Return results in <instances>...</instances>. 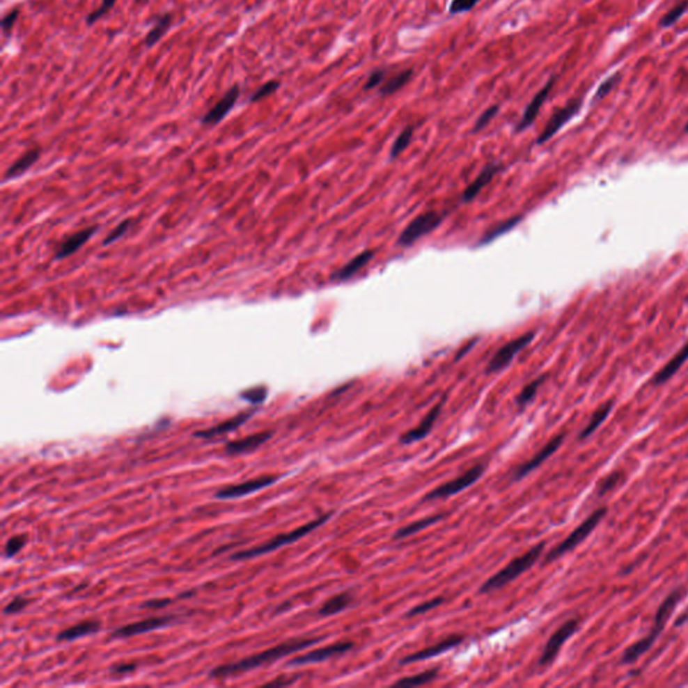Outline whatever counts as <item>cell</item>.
I'll list each match as a JSON object with an SVG mask.
<instances>
[{
	"label": "cell",
	"instance_id": "49",
	"mask_svg": "<svg viewBox=\"0 0 688 688\" xmlns=\"http://www.w3.org/2000/svg\"><path fill=\"white\" fill-rule=\"evenodd\" d=\"M384 75H386V72H384L383 69H377V70H374V72L368 76L367 82L364 84V91H370V89H374V88L380 86V85L382 84Z\"/></svg>",
	"mask_w": 688,
	"mask_h": 688
},
{
	"label": "cell",
	"instance_id": "5",
	"mask_svg": "<svg viewBox=\"0 0 688 688\" xmlns=\"http://www.w3.org/2000/svg\"><path fill=\"white\" fill-rule=\"evenodd\" d=\"M608 510L605 507L602 508H598L595 510L594 513H592L591 515L588 516L570 535L568 536L563 542H561L556 547H554L549 554L546 555V559H545V563H550L553 561H556L559 559L562 555L569 553V552H573L574 549L581 545L588 536L592 534L593 531L595 530V527L598 526V523L604 519V516L607 515Z\"/></svg>",
	"mask_w": 688,
	"mask_h": 688
},
{
	"label": "cell",
	"instance_id": "53",
	"mask_svg": "<svg viewBox=\"0 0 688 688\" xmlns=\"http://www.w3.org/2000/svg\"><path fill=\"white\" fill-rule=\"evenodd\" d=\"M476 343H478V339H474L471 343L465 344V345L461 348V351H460L459 354L456 355V361L461 359V358H462V357H464V355H465V354H467V352H468V351H469V350H471V348H472V347H474V345Z\"/></svg>",
	"mask_w": 688,
	"mask_h": 688
},
{
	"label": "cell",
	"instance_id": "20",
	"mask_svg": "<svg viewBox=\"0 0 688 688\" xmlns=\"http://www.w3.org/2000/svg\"><path fill=\"white\" fill-rule=\"evenodd\" d=\"M273 435H274L273 430H265V432L250 435L248 437H244L240 440L230 441L229 444L225 446V452L229 456L251 453L256 449H258L261 445H264L267 441L270 440L273 437Z\"/></svg>",
	"mask_w": 688,
	"mask_h": 688
},
{
	"label": "cell",
	"instance_id": "48",
	"mask_svg": "<svg viewBox=\"0 0 688 688\" xmlns=\"http://www.w3.org/2000/svg\"><path fill=\"white\" fill-rule=\"evenodd\" d=\"M618 81H620V75H618V73H616L614 76L607 78V79H605V81L600 85V88L597 89L595 100L607 96V95L612 91L613 88H614V85H616Z\"/></svg>",
	"mask_w": 688,
	"mask_h": 688
},
{
	"label": "cell",
	"instance_id": "27",
	"mask_svg": "<svg viewBox=\"0 0 688 688\" xmlns=\"http://www.w3.org/2000/svg\"><path fill=\"white\" fill-rule=\"evenodd\" d=\"M351 602H352V595L350 593L344 592L336 594V595H334L325 601L323 607L319 609V614L323 617L338 614V613L345 611L351 605Z\"/></svg>",
	"mask_w": 688,
	"mask_h": 688
},
{
	"label": "cell",
	"instance_id": "43",
	"mask_svg": "<svg viewBox=\"0 0 688 688\" xmlns=\"http://www.w3.org/2000/svg\"><path fill=\"white\" fill-rule=\"evenodd\" d=\"M30 602H31V601H30L29 598H26V597H23V595H17V597H14V598H13V600H11V601L6 605V608L3 609V613H4V614H17V613L24 611V609L29 607V604H30Z\"/></svg>",
	"mask_w": 688,
	"mask_h": 688
},
{
	"label": "cell",
	"instance_id": "2",
	"mask_svg": "<svg viewBox=\"0 0 688 688\" xmlns=\"http://www.w3.org/2000/svg\"><path fill=\"white\" fill-rule=\"evenodd\" d=\"M685 593L686 592L683 588H678L673 592L669 593V595L663 600V602L660 604V607L656 612V617H655V621H653V625H652V630L648 633V636L633 643L627 650H624L623 657H621V662L624 664H632V663L637 662L644 653H647L652 648V646L659 639L662 632L664 631V628H666L672 613L675 611V608L678 607L679 601L685 597Z\"/></svg>",
	"mask_w": 688,
	"mask_h": 688
},
{
	"label": "cell",
	"instance_id": "28",
	"mask_svg": "<svg viewBox=\"0 0 688 688\" xmlns=\"http://www.w3.org/2000/svg\"><path fill=\"white\" fill-rule=\"evenodd\" d=\"M613 406H614V402L608 401L605 402L604 405H601L594 413H593L592 419L589 421V423L584 428V430L581 432L579 435V440H585L588 439L589 436H592L593 433L598 429L600 425H602V422L608 419V416L611 414L612 412Z\"/></svg>",
	"mask_w": 688,
	"mask_h": 688
},
{
	"label": "cell",
	"instance_id": "22",
	"mask_svg": "<svg viewBox=\"0 0 688 688\" xmlns=\"http://www.w3.org/2000/svg\"><path fill=\"white\" fill-rule=\"evenodd\" d=\"M373 257H374V251H371V250H364L362 253H359L358 256H355L351 261H348L342 268L335 270L331 274V281H338L339 283V281L350 280L359 270H362L373 260Z\"/></svg>",
	"mask_w": 688,
	"mask_h": 688
},
{
	"label": "cell",
	"instance_id": "42",
	"mask_svg": "<svg viewBox=\"0 0 688 688\" xmlns=\"http://www.w3.org/2000/svg\"><path fill=\"white\" fill-rule=\"evenodd\" d=\"M116 1L117 0H102L101 6L86 17V24L93 26L97 20L101 19L104 15H107L115 7Z\"/></svg>",
	"mask_w": 688,
	"mask_h": 688
},
{
	"label": "cell",
	"instance_id": "39",
	"mask_svg": "<svg viewBox=\"0 0 688 688\" xmlns=\"http://www.w3.org/2000/svg\"><path fill=\"white\" fill-rule=\"evenodd\" d=\"M240 396L245 401L250 402L253 405H258V403H263V402L267 400V397H268V389L264 387V386L253 387V389H249V390L242 391Z\"/></svg>",
	"mask_w": 688,
	"mask_h": 688
},
{
	"label": "cell",
	"instance_id": "13",
	"mask_svg": "<svg viewBox=\"0 0 688 688\" xmlns=\"http://www.w3.org/2000/svg\"><path fill=\"white\" fill-rule=\"evenodd\" d=\"M581 107H582V100L578 98V100L570 101L566 107L558 109L554 115L552 116L549 123L546 124L542 134H539L536 144H543V143L549 141L568 121H570L574 116L579 112Z\"/></svg>",
	"mask_w": 688,
	"mask_h": 688
},
{
	"label": "cell",
	"instance_id": "36",
	"mask_svg": "<svg viewBox=\"0 0 688 688\" xmlns=\"http://www.w3.org/2000/svg\"><path fill=\"white\" fill-rule=\"evenodd\" d=\"M688 8V1H682L679 3L678 6H675L671 11H669L662 19H660V26L662 27H671L673 26L678 20L680 19Z\"/></svg>",
	"mask_w": 688,
	"mask_h": 688
},
{
	"label": "cell",
	"instance_id": "24",
	"mask_svg": "<svg viewBox=\"0 0 688 688\" xmlns=\"http://www.w3.org/2000/svg\"><path fill=\"white\" fill-rule=\"evenodd\" d=\"M101 631V623L98 620H85L81 621L76 625L59 632L57 636L58 641H75L78 639L95 634L97 632Z\"/></svg>",
	"mask_w": 688,
	"mask_h": 688
},
{
	"label": "cell",
	"instance_id": "37",
	"mask_svg": "<svg viewBox=\"0 0 688 688\" xmlns=\"http://www.w3.org/2000/svg\"><path fill=\"white\" fill-rule=\"evenodd\" d=\"M445 602V598L444 597H436V598H432L429 601H425V602H421L420 605L412 608L409 612L405 614L406 618H410V617H414V616H420V614H423V613L430 612L433 609H436L437 607H440Z\"/></svg>",
	"mask_w": 688,
	"mask_h": 688
},
{
	"label": "cell",
	"instance_id": "40",
	"mask_svg": "<svg viewBox=\"0 0 688 688\" xmlns=\"http://www.w3.org/2000/svg\"><path fill=\"white\" fill-rule=\"evenodd\" d=\"M621 478H623V474L621 472H612L607 478H602L600 481L598 487H597V495L598 497H604L605 494H608L609 491H612L613 488L620 483Z\"/></svg>",
	"mask_w": 688,
	"mask_h": 688
},
{
	"label": "cell",
	"instance_id": "31",
	"mask_svg": "<svg viewBox=\"0 0 688 688\" xmlns=\"http://www.w3.org/2000/svg\"><path fill=\"white\" fill-rule=\"evenodd\" d=\"M172 23V15L170 13L159 15L155 22L153 29L148 31L147 37L144 39V43L147 47H153L160 39L164 37L167 30L170 29Z\"/></svg>",
	"mask_w": 688,
	"mask_h": 688
},
{
	"label": "cell",
	"instance_id": "14",
	"mask_svg": "<svg viewBox=\"0 0 688 688\" xmlns=\"http://www.w3.org/2000/svg\"><path fill=\"white\" fill-rule=\"evenodd\" d=\"M240 95H241L240 85L238 84L233 85L229 91L225 93V96L222 97L211 108L210 111L202 117V124H205V125H217V124H219L231 112V109L234 108L235 102L240 98Z\"/></svg>",
	"mask_w": 688,
	"mask_h": 688
},
{
	"label": "cell",
	"instance_id": "54",
	"mask_svg": "<svg viewBox=\"0 0 688 688\" xmlns=\"http://www.w3.org/2000/svg\"><path fill=\"white\" fill-rule=\"evenodd\" d=\"M686 131H687L688 132V123H687V125H686Z\"/></svg>",
	"mask_w": 688,
	"mask_h": 688
},
{
	"label": "cell",
	"instance_id": "35",
	"mask_svg": "<svg viewBox=\"0 0 688 688\" xmlns=\"http://www.w3.org/2000/svg\"><path fill=\"white\" fill-rule=\"evenodd\" d=\"M413 134H414V128L413 127H406L401 134L397 136V139L394 140L393 146H391V150H390V157L391 159H396L401 155L410 144L412 139H413Z\"/></svg>",
	"mask_w": 688,
	"mask_h": 688
},
{
	"label": "cell",
	"instance_id": "1",
	"mask_svg": "<svg viewBox=\"0 0 688 688\" xmlns=\"http://www.w3.org/2000/svg\"><path fill=\"white\" fill-rule=\"evenodd\" d=\"M323 637H315V639H290L284 643H280L269 650H263L260 653L251 655L245 659H241L238 662L229 663V664H222L215 669H211L209 672V678L211 679H225L235 673H242L248 672L251 669H260L265 664L274 663L286 656L297 653L300 650H306L311 646H315L320 643Z\"/></svg>",
	"mask_w": 688,
	"mask_h": 688
},
{
	"label": "cell",
	"instance_id": "15",
	"mask_svg": "<svg viewBox=\"0 0 688 688\" xmlns=\"http://www.w3.org/2000/svg\"><path fill=\"white\" fill-rule=\"evenodd\" d=\"M565 441V433H561V435H556L555 437H553L552 440L549 441L533 459L526 461L523 465H520L514 474V478L515 480H520V478H526L529 474H531L534 469H536L538 467H540L545 461L547 459H550L555 452L561 448V445L563 444Z\"/></svg>",
	"mask_w": 688,
	"mask_h": 688
},
{
	"label": "cell",
	"instance_id": "50",
	"mask_svg": "<svg viewBox=\"0 0 688 688\" xmlns=\"http://www.w3.org/2000/svg\"><path fill=\"white\" fill-rule=\"evenodd\" d=\"M172 601L171 598H153V600H148L146 601L141 608H147V609H162V608H166L169 605H171Z\"/></svg>",
	"mask_w": 688,
	"mask_h": 688
},
{
	"label": "cell",
	"instance_id": "19",
	"mask_svg": "<svg viewBox=\"0 0 688 688\" xmlns=\"http://www.w3.org/2000/svg\"><path fill=\"white\" fill-rule=\"evenodd\" d=\"M444 403H445V398H442L437 405H435L430 409V412L423 417V420L421 421L420 423L416 428H413L409 432H406L405 435H402V444L409 445V444H413V442H417V441L425 439L430 433V430L433 429L436 421L439 419Z\"/></svg>",
	"mask_w": 688,
	"mask_h": 688
},
{
	"label": "cell",
	"instance_id": "44",
	"mask_svg": "<svg viewBox=\"0 0 688 688\" xmlns=\"http://www.w3.org/2000/svg\"><path fill=\"white\" fill-rule=\"evenodd\" d=\"M497 112H499V105H492V107L487 108L481 115L478 116V118L475 123V127H474V132L484 130L492 121V118L497 115Z\"/></svg>",
	"mask_w": 688,
	"mask_h": 688
},
{
	"label": "cell",
	"instance_id": "4",
	"mask_svg": "<svg viewBox=\"0 0 688 688\" xmlns=\"http://www.w3.org/2000/svg\"><path fill=\"white\" fill-rule=\"evenodd\" d=\"M331 516H332V513H328V514H325V515L319 516L318 519L308 522L306 524L297 527L296 530H292L289 533L279 534V535L272 538L270 540L263 543V545H260V546L251 547V549H248V550L238 552V553L231 555L230 559L231 561H247V559H253V558H257V556H261V555L273 553V552L281 549L283 546L292 545V543L300 540L302 538L308 535L309 533L315 531L316 529H319L320 526H323L327 520H329Z\"/></svg>",
	"mask_w": 688,
	"mask_h": 688
},
{
	"label": "cell",
	"instance_id": "45",
	"mask_svg": "<svg viewBox=\"0 0 688 688\" xmlns=\"http://www.w3.org/2000/svg\"><path fill=\"white\" fill-rule=\"evenodd\" d=\"M480 0H452L449 6V13L451 14H461L471 11Z\"/></svg>",
	"mask_w": 688,
	"mask_h": 688
},
{
	"label": "cell",
	"instance_id": "8",
	"mask_svg": "<svg viewBox=\"0 0 688 688\" xmlns=\"http://www.w3.org/2000/svg\"><path fill=\"white\" fill-rule=\"evenodd\" d=\"M534 338H535V332H527V334L516 338L514 341L504 344L503 347H500L497 350V354L491 358V361H490V363L487 366L485 371L488 374H494V373L501 371L503 368H506L508 364L511 363L515 359L516 355L522 350H524L529 344L534 341Z\"/></svg>",
	"mask_w": 688,
	"mask_h": 688
},
{
	"label": "cell",
	"instance_id": "9",
	"mask_svg": "<svg viewBox=\"0 0 688 688\" xmlns=\"http://www.w3.org/2000/svg\"><path fill=\"white\" fill-rule=\"evenodd\" d=\"M577 630H578V620L575 618L568 620L565 624H562L546 643L539 659V666L542 667L550 666L556 659L562 646L573 636Z\"/></svg>",
	"mask_w": 688,
	"mask_h": 688
},
{
	"label": "cell",
	"instance_id": "16",
	"mask_svg": "<svg viewBox=\"0 0 688 688\" xmlns=\"http://www.w3.org/2000/svg\"><path fill=\"white\" fill-rule=\"evenodd\" d=\"M462 641H464L462 636H458V634L449 636V637L444 639L442 641L429 647V648H425V650H419L416 653H412L409 656H405L400 663L401 664H410V663H417V662H423V660L437 657L448 650L459 647Z\"/></svg>",
	"mask_w": 688,
	"mask_h": 688
},
{
	"label": "cell",
	"instance_id": "46",
	"mask_svg": "<svg viewBox=\"0 0 688 688\" xmlns=\"http://www.w3.org/2000/svg\"><path fill=\"white\" fill-rule=\"evenodd\" d=\"M19 17V10L15 8L13 11H10L3 19H1V31L4 34V37H10L14 26H15V22L18 19Z\"/></svg>",
	"mask_w": 688,
	"mask_h": 688
},
{
	"label": "cell",
	"instance_id": "21",
	"mask_svg": "<svg viewBox=\"0 0 688 688\" xmlns=\"http://www.w3.org/2000/svg\"><path fill=\"white\" fill-rule=\"evenodd\" d=\"M501 170V164L500 163H491L488 166H485L481 172L478 173L476 176V179L467 186V189L462 192V202H471L474 201L476 196L478 195V192L481 191L492 179L494 176L497 175V172Z\"/></svg>",
	"mask_w": 688,
	"mask_h": 688
},
{
	"label": "cell",
	"instance_id": "29",
	"mask_svg": "<svg viewBox=\"0 0 688 688\" xmlns=\"http://www.w3.org/2000/svg\"><path fill=\"white\" fill-rule=\"evenodd\" d=\"M522 221V217L520 215H516V217H513V218H508L506 221H501L497 224L494 228H491L490 230H487L484 233V235L480 238V241L478 242V245H487V244H491L492 241H495L497 238H499L500 235H504L506 233L511 231V230L515 228L516 225Z\"/></svg>",
	"mask_w": 688,
	"mask_h": 688
},
{
	"label": "cell",
	"instance_id": "10",
	"mask_svg": "<svg viewBox=\"0 0 688 688\" xmlns=\"http://www.w3.org/2000/svg\"><path fill=\"white\" fill-rule=\"evenodd\" d=\"M354 643L352 641H339L327 647H322L318 650L306 652L302 656H296L292 660H289L288 666L290 667H300L306 664H316V663H323L325 660H329L332 657L344 655L345 652L352 650Z\"/></svg>",
	"mask_w": 688,
	"mask_h": 688
},
{
	"label": "cell",
	"instance_id": "41",
	"mask_svg": "<svg viewBox=\"0 0 688 688\" xmlns=\"http://www.w3.org/2000/svg\"><path fill=\"white\" fill-rule=\"evenodd\" d=\"M26 542H27L26 535L11 536L7 540L6 546H4V555H6V558H13V556L18 554L20 550L24 547Z\"/></svg>",
	"mask_w": 688,
	"mask_h": 688
},
{
	"label": "cell",
	"instance_id": "32",
	"mask_svg": "<svg viewBox=\"0 0 688 688\" xmlns=\"http://www.w3.org/2000/svg\"><path fill=\"white\" fill-rule=\"evenodd\" d=\"M412 77H413V70H412V69H406V70H403L401 73H398V75H396V76L389 78V79L383 84L382 86H381L380 93H381L382 96H390V95H393V93L398 92L400 89H402V88H403V86H405V85H406V84L412 79Z\"/></svg>",
	"mask_w": 688,
	"mask_h": 688
},
{
	"label": "cell",
	"instance_id": "47",
	"mask_svg": "<svg viewBox=\"0 0 688 688\" xmlns=\"http://www.w3.org/2000/svg\"><path fill=\"white\" fill-rule=\"evenodd\" d=\"M130 226H131V221H130V219H125L124 222L118 224V225L116 226L115 229L111 231V234H109V235L104 240V247H107V245H109V244L115 242L116 240L121 238V237H123V235L128 231V228H130Z\"/></svg>",
	"mask_w": 688,
	"mask_h": 688
},
{
	"label": "cell",
	"instance_id": "11",
	"mask_svg": "<svg viewBox=\"0 0 688 688\" xmlns=\"http://www.w3.org/2000/svg\"><path fill=\"white\" fill-rule=\"evenodd\" d=\"M279 478L280 476H273V475H264L260 478H250L248 481H244L241 484H234V485L221 488L215 492L214 497L217 499H221V500L247 497V495H251L254 492H258L264 488H268L272 484H274Z\"/></svg>",
	"mask_w": 688,
	"mask_h": 688
},
{
	"label": "cell",
	"instance_id": "18",
	"mask_svg": "<svg viewBox=\"0 0 688 688\" xmlns=\"http://www.w3.org/2000/svg\"><path fill=\"white\" fill-rule=\"evenodd\" d=\"M254 413H256V409L249 410V412H242V413L231 417L230 420L224 421V422H221V423H218V425H215L212 428L202 429V430L195 432L194 433V437L210 440V439H214V437H219V436L231 433V432L237 430L240 426H242Z\"/></svg>",
	"mask_w": 688,
	"mask_h": 688
},
{
	"label": "cell",
	"instance_id": "34",
	"mask_svg": "<svg viewBox=\"0 0 688 688\" xmlns=\"http://www.w3.org/2000/svg\"><path fill=\"white\" fill-rule=\"evenodd\" d=\"M546 380V375H540L534 381L529 383L527 386H524V389L519 393V396L516 397V403L523 407L526 405H529L530 402L533 401L535 398L536 393H538V389L540 387V384L545 382Z\"/></svg>",
	"mask_w": 688,
	"mask_h": 688
},
{
	"label": "cell",
	"instance_id": "33",
	"mask_svg": "<svg viewBox=\"0 0 688 688\" xmlns=\"http://www.w3.org/2000/svg\"><path fill=\"white\" fill-rule=\"evenodd\" d=\"M439 675V669H426L423 672H420V673H416L413 676H409V678H403L401 680L396 682L394 686H401V687H419V686H425L430 682H433Z\"/></svg>",
	"mask_w": 688,
	"mask_h": 688
},
{
	"label": "cell",
	"instance_id": "52",
	"mask_svg": "<svg viewBox=\"0 0 688 688\" xmlns=\"http://www.w3.org/2000/svg\"><path fill=\"white\" fill-rule=\"evenodd\" d=\"M136 664L134 663H120V664H116L112 669H111V672L114 673H130V672H134L136 669Z\"/></svg>",
	"mask_w": 688,
	"mask_h": 688
},
{
	"label": "cell",
	"instance_id": "25",
	"mask_svg": "<svg viewBox=\"0 0 688 688\" xmlns=\"http://www.w3.org/2000/svg\"><path fill=\"white\" fill-rule=\"evenodd\" d=\"M688 361V342L685 344L679 351L678 354L669 361V363L666 364L655 377H653V381L652 382L655 384H663V383L669 381L679 370L683 364L686 363Z\"/></svg>",
	"mask_w": 688,
	"mask_h": 688
},
{
	"label": "cell",
	"instance_id": "17",
	"mask_svg": "<svg viewBox=\"0 0 688 688\" xmlns=\"http://www.w3.org/2000/svg\"><path fill=\"white\" fill-rule=\"evenodd\" d=\"M555 84V77H552L546 85L536 93L534 98L530 101V104L526 107L524 109V114L522 116V118L519 120V123L516 124L515 131L516 132H522L524 130H527L530 125H533V123L535 121L536 116L539 114L542 105L545 104V101L547 100L549 97V93L550 91L553 89Z\"/></svg>",
	"mask_w": 688,
	"mask_h": 688
},
{
	"label": "cell",
	"instance_id": "38",
	"mask_svg": "<svg viewBox=\"0 0 688 688\" xmlns=\"http://www.w3.org/2000/svg\"><path fill=\"white\" fill-rule=\"evenodd\" d=\"M280 88V81L277 79H270L268 82H265L264 85H261L251 96H250V102H257V101H261L267 97L272 96L277 89Z\"/></svg>",
	"mask_w": 688,
	"mask_h": 688
},
{
	"label": "cell",
	"instance_id": "3",
	"mask_svg": "<svg viewBox=\"0 0 688 688\" xmlns=\"http://www.w3.org/2000/svg\"><path fill=\"white\" fill-rule=\"evenodd\" d=\"M545 547H546V542H540L533 549H530L527 553L516 556L515 559H513L510 563H507L497 574H494L491 578H488L480 586L478 593L488 594V593L497 592L499 589L504 588L506 585H508L510 582L515 581L517 577L526 573L529 569H531L535 565L538 559L543 553Z\"/></svg>",
	"mask_w": 688,
	"mask_h": 688
},
{
	"label": "cell",
	"instance_id": "6",
	"mask_svg": "<svg viewBox=\"0 0 688 688\" xmlns=\"http://www.w3.org/2000/svg\"><path fill=\"white\" fill-rule=\"evenodd\" d=\"M444 217L436 211H429L423 212L419 217H416L401 233V235L397 240L398 247H410L416 244L423 235L432 233L433 230L437 229L442 224Z\"/></svg>",
	"mask_w": 688,
	"mask_h": 688
},
{
	"label": "cell",
	"instance_id": "12",
	"mask_svg": "<svg viewBox=\"0 0 688 688\" xmlns=\"http://www.w3.org/2000/svg\"><path fill=\"white\" fill-rule=\"evenodd\" d=\"M175 620L176 618L173 616L150 617V618L137 621V623H134V624H128L125 627L117 628L116 631L112 632V639H128V637H134V636H137V634H143V633H148V632L156 631V630H162V628L170 627Z\"/></svg>",
	"mask_w": 688,
	"mask_h": 688
},
{
	"label": "cell",
	"instance_id": "51",
	"mask_svg": "<svg viewBox=\"0 0 688 688\" xmlns=\"http://www.w3.org/2000/svg\"><path fill=\"white\" fill-rule=\"evenodd\" d=\"M297 679H299L297 676H290V678H288V676H279V678H276L274 680L265 683V686H267V687H284V686H290V685H293Z\"/></svg>",
	"mask_w": 688,
	"mask_h": 688
},
{
	"label": "cell",
	"instance_id": "7",
	"mask_svg": "<svg viewBox=\"0 0 688 688\" xmlns=\"http://www.w3.org/2000/svg\"><path fill=\"white\" fill-rule=\"evenodd\" d=\"M484 471H485V465L478 464V465L472 467L471 469H468L465 474H462L459 478L449 480V481L439 485L437 488L432 490L426 497H423V500L429 501V500H437V499L453 497L461 491L467 490L472 484H475L478 478L483 476Z\"/></svg>",
	"mask_w": 688,
	"mask_h": 688
},
{
	"label": "cell",
	"instance_id": "30",
	"mask_svg": "<svg viewBox=\"0 0 688 688\" xmlns=\"http://www.w3.org/2000/svg\"><path fill=\"white\" fill-rule=\"evenodd\" d=\"M39 155H40L39 148H31L27 153H23L13 166H10V169L6 172L4 178L11 179V178H17L22 173H24L38 160Z\"/></svg>",
	"mask_w": 688,
	"mask_h": 688
},
{
	"label": "cell",
	"instance_id": "26",
	"mask_svg": "<svg viewBox=\"0 0 688 688\" xmlns=\"http://www.w3.org/2000/svg\"><path fill=\"white\" fill-rule=\"evenodd\" d=\"M442 519H444L442 514H440V515L425 516L422 519H419V520H416L413 523H409V524L403 526L401 529H398L394 533L393 538L397 539V540H400V539H405V538H409V536L414 535V534H419L422 530H425V529L436 524L437 522H440Z\"/></svg>",
	"mask_w": 688,
	"mask_h": 688
},
{
	"label": "cell",
	"instance_id": "23",
	"mask_svg": "<svg viewBox=\"0 0 688 688\" xmlns=\"http://www.w3.org/2000/svg\"><path fill=\"white\" fill-rule=\"evenodd\" d=\"M96 226L86 228V229L81 230V231H78L76 234L70 235L69 238H66L59 245V248L56 251V260L66 258V257L72 256L73 253H76L78 249L82 248L93 237V234L96 233Z\"/></svg>",
	"mask_w": 688,
	"mask_h": 688
}]
</instances>
